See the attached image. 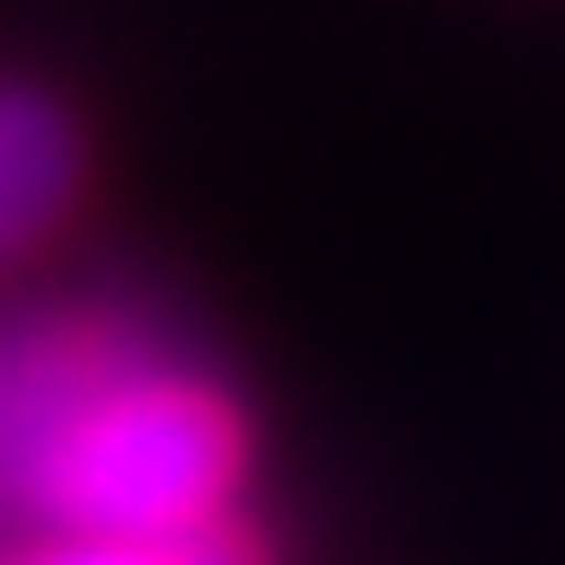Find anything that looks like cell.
<instances>
[{
    "label": "cell",
    "instance_id": "obj_1",
    "mask_svg": "<svg viewBox=\"0 0 565 565\" xmlns=\"http://www.w3.org/2000/svg\"><path fill=\"white\" fill-rule=\"evenodd\" d=\"M163 352L138 318L111 309H18L0 318V548H26L43 471L86 412Z\"/></svg>",
    "mask_w": 565,
    "mask_h": 565
},
{
    "label": "cell",
    "instance_id": "obj_2",
    "mask_svg": "<svg viewBox=\"0 0 565 565\" xmlns=\"http://www.w3.org/2000/svg\"><path fill=\"white\" fill-rule=\"evenodd\" d=\"M77 198V129L43 86L0 77V266L70 214Z\"/></svg>",
    "mask_w": 565,
    "mask_h": 565
},
{
    "label": "cell",
    "instance_id": "obj_3",
    "mask_svg": "<svg viewBox=\"0 0 565 565\" xmlns=\"http://www.w3.org/2000/svg\"><path fill=\"white\" fill-rule=\"evenodd\" d=\"M0 565H266V548L241 523H206L180 540H43V548H0Z\"/></svg>",
    "mask_w": 565,
    "mask_h": 565
}]
</instances>
